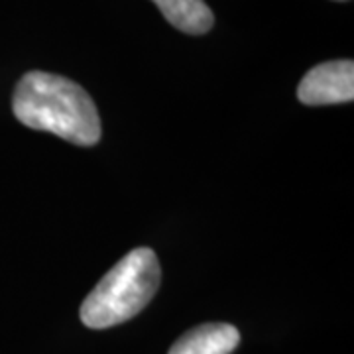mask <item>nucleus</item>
Instances as JSON below:
<instances>
[{"instance_id": "1", "label": "nucleus", "mask_w": 354, "mask_h": 354, "mask_svg": "<svg viewBox=\"0 0 354 354\" xmlns=\"http://www.w3.org/2000/svg\"><path fill=\"white\" fill-rule=\"evenodd\" d=\"M12 111L24 127L51 132L77 146H95L101 140L95 102L67 77L46 71L26 73L14 88Z\"/></svg>"}, {"instance_id": "2", "label": "nucleus", "mask_w": 354, "mask_h": 354, "mask_svg": "<svg viewBox=\"0 0 354 354\" xmlns=\"http://www.w3.org/2000/svg\"><path fill=\"white\" fill-rule=\"evenodd\" d=\"M162 270L152 248H136L113 266L81 305L88 329H109L136 317L160 290Z\"/></svg>"}, {"instance_id": "3", "label": "nucleus", "mask_w": 354, "mask_h": 354, "mask_svg": "<svg viewBox=\"0 0 354 354\" xmlns=\"http://www.w3.org/2000/svg\"><path fill=\"white\" fill-rule=\"evenodd\" d=\"M297 99L309 106L341 104L354 99V64L337 59L309 69L297 87Z\"/></svg>"}, {"instance_id": "4", "label": "nucleus", "mask_w": 354, "mask_h": 354, "mask_svg": "<svg viewBox=\"0 0 354 354\" xmlns=\"http://www.w3.org/2000/svg\"><path fill=\"white\" fill-rule=\"evenodd\" d=\"M241 342V333L228 323H205L181 335L167 354H230Z\"/></svg>"}, {"instance_id": "5", "label": "nucleus", "mask_w": 354, "mask_h": 354, "mask_svg": "<svg viewBox=\"0 0 354 354\" xmlns=\"http://www.w3.org/2000/svg\"><path fill=\"white\" fill-rule=\"evenodd\" d=\"M164 14L169 24L183 34L201 36L207 34L213 24V10L205 4V0H152Z\"/></svg>"}, {"instance_id": "6", "label": "nucleus", "mask_w": 354, "mask_h": 354, "mask_svg": "<svg viewBox=\"0 0 354 354\" xmlns=\"http://www.w3.org/2000/svg\"><path fill=\"white\" fill-rule=\"evenodd\" d=\"M341 2H342V0H341Z\"/></svg>"}]
</instances>
